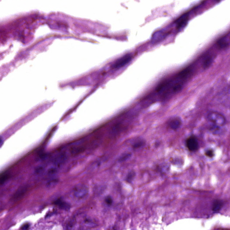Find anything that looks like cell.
I'll return each mask as SVG.
<instances>
[{"label":"cell","mask_w":230,"mask_h":230,"mask_svg":"<svg viewBox=\"0 0 230 230\" xmlns=\"http://www.w3.org/2000/svg\"><path fill=\"white\" fill-rule=\"evenodd\" d=\"M213 60V58H212V56H209V55L207 56L205 59L204 60V63H203V67H204V68H207V67H209L212 63Z\"/></svg>","instance_id":"obj_13"},{"label":"cell","mask_w":230,"mask_h":230,"mask_svg":"<svg viewBox=\"0 0 230 230\" xmlns=\"http://www.w3.org/2000/svg\"><path fill=\"white\" fill-rule=\"evenodd\" d=\"M29 227V225L28 224H26L22 226L21 229L23 230H27L28 228Z\"/></svg>","instance_id":"obj_24"},{"label":"cell","mask_w":230,"mask_h":230,"mask_svg":"<svg viewBox=\"0 0 230 230\" xmlns=\"http://www.w3.org/2000/svg\"><path fill=\"white\" fill-rule=\"evenodd\" d=\"M43 170L44 168L43 167L39 166L37 168V169H36V172H37V173H39L42 172V171H43Z\"/></svg>","instance_id":"obj_23"},{"label":"cell","mask_w":230,"mask_h":230,"mask_svg":"<svg viewBox=\"0 0 230 230\" xmlns=\"http://www.w3.org/2000/svg\"><path fill=\"white\" fill-rule=\"evenodd\" d=\"M134 176H135V172H133V171L130 172L129 174H128L127 176V181L128 182H130L132 181V180L133 179Z\"/></svg>","instance_id":"obj_14"},{"label":"cell","mask_w":230,"mask_h":230,"mask_svg":"<svg viewBox=\"0 0 230 230\" xmlns=\"http://www.w3.org/2000/svg\"><path fill=\"white\" fill-rule=\"evenodd\" d=\"M182 122L180 118L175 117L172 118L169 122V126L171 129L176 130L179 129L181 125Z\"/></svg>","instance_id":"obj_7"},{"label":"cell","mask_w":230,"mask_h":230,"mask_svg":"<svg viewBox=\"0 0 230 230\" xmlns=\"http://www.w3.org/2000/svg\"><path fill=\"white\" fill-rule=\"evenodd\" d=\"M168 34V32H166L163 30L156 31L152 37V43H157L162 41L166 38Z\"/></svg>","instance_id":"obj_4"},{"label":"cell","mask_w":230,"mask_h":230,"mask_svg":"<svg viewBox=\"0 0 230 230\" xmlns=\"http://www.w3.org/2000/svg\"><path fill=\"white\" fill-rule=\"evenodd\" d=\"M3 144V140L0 137V148L2 146Z\"/></svg>","instance_id":"obj_25"},{"label":"cell","mask_w":230,"mask_h":230,"mask_svg":"<svg viewBox=\"0 0 230 230\" xmlns=\"http://www.w3.org/2000/svg\"><path fill=\"white\" fill-rule=\"evenodd\" d=\"M9 175L7 174H4L0 178V184H3L7 181V180L9 179Z\"/></svg>","instance_id":"obj_16"},{"label":"cell","mask_w":230,"mask_h":230,"mask_svg":"<svg viewBox=\"0 0 230 230\" xmlns=\"http://www.w3.org/2000/svg\"><path fill=\"white\" fill-rule=\"evenodd\" d=\"M57 182V180H53L51 181L50 182L48 183V185H49V187H52V186L56 185Z\"/></svg>","instance_id":"obj_22"},{"label":"cell","mask_w":230,"mask_h":230,"mask_svg":"<svg viewBox=\"0 0 230 230\" xmlns=\"http://www.w3.org/2000/svg\"><path fill=\"white\" fill-rule=\"evenodd\" d=\"M205 154L206 156H208V157L212 158L215 155V153H214V152L213 150H209L207 151L205 153Z\"/></svg>","instance_id":"obj_18"},{"label":"cell","mask_w":230,"mask_h":230,"mask_svg":"<svg viewBox=\"0 0 230 230\" xmlns=\"http://www.w3.org/2000/svg\"><path fill=\"white\" fill-rule=\"evenodd\" d=\"M143 144L144 143L143 141L138 142H137L134 144V145H133V147L135 148H139V147L142 146Z\"/></svg>","instance_id":"obj_21"},{"label":"cell","mask_w":230,"mask_h":230,"mask_svg":"<svg viewBox=\"0 0 230 230\" xmlns=\"http://www.w3.org/2000/svg\"><path fill=\"white\" fill-rule=\"evenodd\" d=\"M67 156L65 153H63L60 154L54 159L53 161L54 164L58 168L65 162L66 160H67Z\"/></svg>","instance_id":"obj_8"},{"label":"cell","mask_w":230,"mask_h":230,"mask_svg":"<svg viewBox=\"0 0 230 230\" xmlns=\"http://www.w3.org/2000/svg\"><path fill=\"white\" fill-rule=\"evenodd\" d=\"M26 192V187H20L15 193L14 194L13 196L12 199L13 201H17V200H19L20 198H22L24 196V195L25 194Z\"/></svg>","instance_id":"obj_9"},{"label":"cell","mask_w":230,"mask_h":230,"mask_svg":"<svg viewBox=\"0 0 230 230\" xmlns=\"http://www.w3.org/2000/svg\"><path fill=\"white\" fill-rule=\"evenodd\" d=\"M223 201L220 200H216L214 201L212 205V210L215 213L219 212L223 207Z\"/></svg>","instance_id":"obj_11"},{"label":"cell","mask_w":230,"mask_h":230,"mask_svg":"<svg viewBox=\"0 0 230 230\" xmlns=\"http://www.w3.org/2000/svg\"><path fill=\"white\" fill-rule=\"evenodd\" d=\"M188 20V14L186 13L182 15L175 21L177 28L179 29L183 28L187 24Z\"/></svg>","instance_id":"obj_6"},{"label":"cell","mask_w":230,"mask_h":230,"mask_svg":"<svg viewBox=\"0 0 230 230\" xmlns=\"http://www.w3.org/2000/svg\"><path fill=\"white\" fill-rule=\"evenodd\" d=\"M229 44V39L228 36H225L221 38L217 42L218 46L220 49H224L227 48Z\"/></svg>","instance_id":"obj_10"},{"label":"cell","mask_w":230,"mask_h":230,"mask_svg":"<svg viewBox=\"0 0 230 230\" xmlns=\"http://www.w3.org/2000/svg\"><path fill=\"white\" fill-rule=\"evenodd\" d=\"M89 189L85 184H79L76 185L73 189V193L74 196L78 199H82L88 194Z\"/></svg>","instance_id":"obj_2"},{"label":"cell","mask_w":230,"mask_h":230,"mask_svg":"<svg viewBox=\"0 0 230 230\" xmlns=\"http://www.w3.org/2000/svg\"><path fill=\"white\" fill-rule=\"evenodd\" d=\"M84 150L83 147H78L77 148H75L72 150V154L76 155L80 153Z\"/></svg>","instance_id":"obj_15"},{"label":"cell","mask_w":230,"mask_h":230,"mask_svg":"<svg viewBox=\"0 0 230 230\" xmlns=\"http://www.w3.org/2000/svg\"><path fill=\"white\" fill-rule=\"evenodd\" d=\"M187 148L191 152H195L199 148V143L197 139L194 136H191L186 141Z\"/></svg>","instance_id":"obj_3"},{"label":"cell","mask_w":230,"mask_h":230,"mask_svg":"<svg viewBox=\"0 0 230 230\" xmlns=\"http://www.w3.org/2000/svg\"><path fill=\"white\" fill-rule=\"evenodd\" d=\"M209 121L217 126H222L226 123V119L222 114L217 112H210L207 115Z\"/></svg>","instance_id":"obj_1"},{"label":"cell","mask_w":230,"mask_h":230,"mask_svg":"<svg viewBox=\"0 0 230 230\" xmlns=\"http://www.w3.org/2000/svg\"><path fill=\"white\" fill-rule=\"evenodd\" d=\"M55 204L58 205L59 207L65 210H68L70 208V206L67 203L60 200H57L55 201Z\"/></svg>","instance_id":"obj_12"},{"label":"cell","mask_w":230,"mask_h":230,"mask_svg":"<svg viewBox=\"0 0 230 230\" xmlns=\"http://www.w3.org/2000/svg\"><path fill=\"white\" fill-rule=\"evenodd\" d=\"M130 156V154H126L122 156H121V157L120 158L119 161H121V162L125 161V160L127 159H128L129 158Z\"/></svg>","instance_id":"obj_17"},{"label":"cell","mask_w":230,"mask_h":230,"mask_svg":"<svg viewBox=\"0 0 230 230\" xmlns=\"http://www.w3.org/2000/svg\"><path fill=\"white\" fill-rule=\"evenodd\" d=\"M132 59V56L130 54L125 55L121 58L118 59L113 65L114 68H119L126 65L128 63H129Z\"/></svg>","instance_id":"obj_5"},{"label":"cell","mask_w":230,"mask_h":230,"mask_svg":"<svg viewBox=\"0 0 230 230\" xmlns=\"http://www.w3.org/2000/svg\"><path fill=\"white\" fill-rule=\"evenodd\" d=\"M57 168L56 167H53L50 169L48 170V174H49V175H53V174H55L57 172Z\"/></svg>","instance_id":"obj_19"},{"label":"cell","mask_w":230,"mask_h":230,"mask_svg":"<svg viewBox=\"0 0 230 230\" xmlns=\"http://www.w3.org/2000/svg\"><path fill=\"white\" fill-rule=\"evenodd\" d=\"M105 202L107 205H111L113 203V199L110 196H107L106 197Z\"/></svg>","instance_id":"obj_20"}]
</instances>
